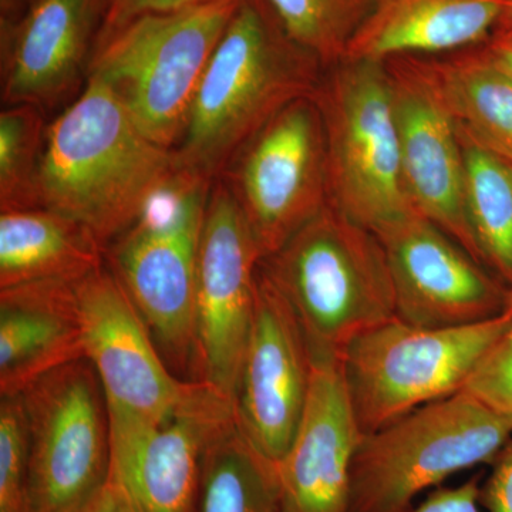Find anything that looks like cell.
<instances>
[{
	"label": "cell",
	"instance_id": "obj_1",
	"mask_svg": "<svg viewBox=\"0 0 512 512\" xmlns=\"http://www.w3.org/2000/svg\"><path fill=\"white\" fill-rule=\"evenodd\" d=\"M177 171L173 150L141 133L96 77L47 126L40 207L73 218L104 247L146 210Z\"/></svg>",
	"mask_w": 512,
	"mask_h": 512
},
{
	"label": "cell",
	"instance_id": "obj_2",
	"mask_svg": "<svg viewBox=\"0 0 512 512\" xmlns=\"http://www.w3.org/2000/svg\"><path fill=\"white\" fill-rule=\"evenodd\" d=\"M325 70L288 35L266 0H242L195 92L173 150L177 170L218 180L279 111L315 94Z\"/></svg>",
	"mask_w": 512,
	"mask_h": 512
},
{
	"label": "cell",
	"instance_id": "obj_3",
	"mask_svg": "<svg viewBox=\"0 0 512 512\" xmlns=\"http://www.w3.org/2000/svg\"><path fill=\"white\" fill-rule=\"evenodd\" d=\"M261 266L295 313L313 362H342L357 336L396 318L382 242L330 205Z\"/></svg>",
	"mask_w": 512,
	"mask_h": 512
},
{
	"label": "cell",
	"instance_id": "obj_4",
	"mask_svg": "<svg viewBox=\"0 0 512 512\" xmlns=\"http://www.w3.org/2000/svg\"><path fill=\"white\" fill-rule=\"evenodd\" d=\"M242 0H204L130 20L94 46L87 77L116 94L141 133L174 150L212 53Z\"/></svg>",
	"mask_w": 512,
	"mask_h": 512
},
{
	"label": "cell",
	"instance_id": "obj_5",
	"mask_svg": "<svg viewBox=\"0 0 512 512\" xmlns=\"http://www.w3.org/2000/svg\"><path fill=\"white\" fill-rule=\"evenodd\" d=\"M512 440L503 419L466 392L363 434L350 471V512H412L448 477L491 466Z\"/></svg>",
	"mask_w": 512,
	"mask_h": 512
},
{
	"label": "cell",
	"instance_id": "obj_6",
	"mask_svg": "<svg viewBox=\"0 0 512 512\" xmlns=\"http://www.w3.org/2000/svg\"><path fill=\"white\" fill-rule=\"evenodd\" d=\"M328 165L329 205L379 234L416 211L404 187L386 62L342 59L315 94Z\"/></svg>",
	"mask_w": 512,
	"mask_h": 512
},
{
	"label": "cell",
	"instance_id": "obj_7",
	"mask_svg": "<svg viewBox=\"0 0 512 512\" xmlns=\"http://www.w3.org/2000/svg\"><path fill=\"white\" fill-rule=\"evenodd\" d=\"M215 181L177 170L138 220L106 249L158 348L178 366L194 359V303L205 212Z\"/></svg>",
	"mask_w": 512,
	"mask_h": 512
},
{
	"label": "cell",
	"instance_id": "obj_8",
	"mask_svg": "<svg viewBox=\"0 0 512 512\" xmlns=\"http://www.w3.org/2000/svg\"><path fill=\"white\" fill-rule=\"evenodd\" d=\"M511 326L512 311L456 328H419L394 318L357 336L342 367L362 433L461 392Z\"/></svg>",
	"mask_w": 512,
	"mask_h": 512
},
{
	"label": "cell",
	"instance_id": "obj_9",
	"mask_svg": "<svg viewBox=\"0 0 512 512\" xmlns=\"http://www.w3.org/2000/svg\"><path fill=\"white\" fill-rule=\"evenodd\" d=\"M29 440L28 512H79L110 474L109 404L87 359L74 360L22 393Z\"/></svg>",
	"mask_w": 512,
	"mask_h": 512
},
{
	"label": "cell",
	"instance_id": "obj_10",
	"mask_svg": "<svg viewBox=\"0 0 512 512\" xmlns=\"http://www.w3.org/2000/svg\"><path fill=\"white\" fill-rule=\"evenodd\" d=\"M218 180L237 201L262 258L284 247L329 205L325 131L315 96L279 111L239 148Z\"/></svg>",
	"mask_w": 512,
	"mask_h": 512
},
{
	"label": "cell",
	"instance_id": "obj_11",
	"mask_svg": "<svg viewBox=\"0 0 512 512\" xmlns=\"http://www.w3.org/2000/svg\"><path fill=\"white\" fill-rule=\"evenodd\" d=\"M76 295L82 315L84 359L96 370L109 409L163 421L232 404L201 380L175 377L109 266L76 284Z\"/></svg>",
	"mask_w": 512,
	"mask_h": 512
},
{
	"label": "cell",
	"instance_id": "obj_12",
	"mask_svg": "<svg viewBox=\"0 0 512 512\" xmlns=\"http://www.w3.org/2000/svg\"><path fill=\"white\" fill-rule=\"evenodd\" d=\"M237 201L215 180L202 228L194 303L195 367L201 382L235 404L262 262Z\"/></svg>",
	"mask_w": 512,
	"mask_h": 512
},
{
	"label": "cell",
	"instance_id": "obj_13",
	"mask_svg": "<svg viewBox=\"0 0 512 512\" xmlns=\"http://www.w3.org/2000/svg\"><path fill=\"white\" fill-rule=\"evenodd\" d=\"M386 66L409 200L483 265L464 205L460 128L433 63L429 56H399L386 60Z\"/></svg>",
	"mask_w": 512,
	"mask_h": 512
},
{
	"label": "cell",
	"instance_id": "obj_14",
	"mask_svg": "<svg viewBox=\"0 0 512 512\" xmlns=\"http://www.w3.org/2000/svg\"><path fill=\"white\" fill-rule=\"evenodd\" d=\"M376 235L392 276L397 319L419 328H456L508 311L510 288L419 212Z\"/></svg>",
	"mask_w": 512,
	"mask_h": 512
},
{
	"label": "cell",
	"instance_id": "obj_15",
	"mask_svg": "<svg viewBox=\"0 0 512 512\" xmlns=\"http://www.w3.org/2000/svg\"><path fill=\"white\" fill-rule=\"evenodd\" d=\"M313 360L291 306L259 266L254 322L242 362L235 423L278 466L291 447L311 392Z\"/></svg>",
	"mask_w": 512,
	"mask_h": 512
},
{
	"label": "cell",
	"instance_id": "obj_16",
	"mask_svg": "<svg viewBox=\"0 0 512 512\" xmlns=\"http://www.w3.org/2000/svg\"><path fill=\"white\" fill-rule=\"evenodd\" d=\"M110 480L137 512H195L208 444L235 419L221 404L150 421L109 409Z\"/></svg>",
	"mask_w": 512,
	"mask_h": 512
},
{
	"label": "cell",
	"instance_id": "obj_17",
	"mask_svg": "<svg viewBox=\"0 0 512 512\" xmlns=\"http://www.w3.org/2000/svg\"><path fill=\"white\" fill-rule=\"evenodd\" d=\"M104 0H28L0 25L2 101L43 111L69 99L87 79Z\"/></svg>",
	"mask_w": 512,
	"mask_h": 512
},
{
	"label": "cell",
	"instance_id": "obj_18",
	"mask_svg": "<svg viewBox=\"0 0 512 512\" xmlns=\"http://www.w3.org/2000/svg\"><path fill=\"white\" fill-rule=\"evenodd\" d=\"M363 433L342 362H313L298 431L276 466L284 512H350V471Z\"/></svg>",
	"mask_w": 512,
	"mask_h": 512
},
{
	"label": "cell",
	"instance_id": "obj_19",
	"mask_svg": "<svg viewBox=\"0 0 512 512\" xmlns=\"http://www.w3.org/2000/svg\"><path fill=\"white\" fill-rule=\"evenodd\" d=\"M76 284L39 282L0 289V394L15 396L39 377L83 359Z\"/></svg>",
	"mask_w": 512,
	"mask_h": 512
},
{
	"label": "cell",
	"instance_id": "obj_20",
	"mask_svg": "<svg viewBox=\"0 0 512 512\" xmlns=\"http://www.w3.org/2000/svg\"><path fill=\"white\" fill-rule=\"evenodd\" d=\"M508 0H373L345 59L386 62L399 56H444L483 46Z\"/></svg>",
	"mask_w": 512,
	"mask_h": 512
},
{
	"label": "cell",
	"instance_id": "obj_21",
	"mask_svg": "<svg viewBox=\"0 0 512 512\" xmlns=\"http://www.w3.org/2000/svg\"><path fill=\"white\" fill-rule=\"evenodd\" d=\"M104 262L106 247L73 218L45 207L0 215V289L39 282L79 284Z\"/></svg>",
	"mask_w": 512,
	"mask_h": 512
},
{
	"label": "cell",
	"instance_id": "obj_22",
	"mask_svg": "<svg viewBox=\"0 0 512 512\" xmlns=\"http://www.w3.org/2000/svg\"><path fill=\"white\" fill-rule=\"evenodd\" d=\"M431 56L458 127L512 164V79L493 62L485 45Z\"/></svg>",
	"mask_w": 512,
	"mask_h": 512
},
{
	"label": "cell",
	"instance_id": "obj_23",
	"mask_svg": "<svg viewBox=\"0 0 512 512\" xmlns=\"http://www.w3.org/2000/svg\"><path fill=\"white\" fill-rule=\"evenodd\" d=\"M195 512H284L275 464L229 421L208 444Z\"/></svg>",
	"mask_w": 512,
	"mask_h": 512
},
{
	"label": "cell",
	"instance_id": "obj_24",
	"mask_svg": "<svg viewBox=\"0 0 512 512\" xmlns=\"http://www.w3.org/2000/svg\"><path fill=\"white\" fill-rule=\"evenodd\" d=\"M460 140L464 156V205L481 262L511 289L512 164L461 128Z\"/></svg>",
	"mask_w": 512,
	"mask_h": 512
},
{
	"label": "cell",
	"instance_id": "obj_25",
	"mask_svg": "<svg viewBox=\"0 0 512 512\" xmlns=\"http://www.w3.org/2000/svg\"><path fill=\"white\" fill-rule=\"evenodd\" d=\"M45 111L33 104L0 114V210L40 207L39 175L45 148Z\"/></svg>",
	"mask_w": 512,
	"mask_h": 512
},
{
	"label": "cell",
	"instance_id": "obj_26",
	"mask_svg": "<svg viewBox=\"0 0 512 512\" xmlns=\"http://www.w3.org/2000/svg\"><path fill=\"white\" fill-rule=\"evenodd\" d=\"M288 35L323 66L345 59L373 0H266Z\"/></svg>",
	"mask_w": 512,
	"mask_h": 512
},
{
	"label": "cell",
	"instance_id": "obj_27",
	"mask_svg": "<svg viewBox=\"0 0 512 512\" xmlns=\"http://www.w3.org/2000/svg\"><path fill=\"white\" fill-rule=\"evenodd\" d=\"M29 440L22 397L0 400V512H28Z\"/></svg>",
	"mask_w": 512,
	"mask_h": 512
},
{
	"label": "cell",
	"instance_id": "obj_28",
	"mask_svg": "<svg viewBox=\"0 0 512 512\" xmlns=\"http://www.w3.org/2000/svg\"><path fill=\"white\" fill-rule=\"evenodd\" d=\"M463 392L497 414L512 429V326L468 377Z\"/></svg>",
	"mask_w": 512,
	"mask_h": 512
},
{
	"label": "cell",
	"instance_id": "obj_29",
	"mask_svg": "<svg viewBox=\"0 0 512 512\" xmlns=\"http://www.w3.org/2000/svg\"><path fill=\"white\" fill-rule=\"evenodd\" d=\"M204 0H104L103 23L97 43L104 37L116 32L130 20L147 13L170 12V10L185 8Z\"/></svg>",
	"mask_w": 512,
	"mask_h": 512
},
{
	"label": "cell",
	"instance_id": "obj_30",
	"mask_svg": "<svg viewBox=\"0 0 512 512\" xmlns=\"http://www.w3.org/2000/svg\"><path fill=\"white\" fill-rule=\"evenodd\" d=\"M481 476L477 474L457 487L434 488L412 512H481Z\"/></svg>",
	"mask_w": 512,
	"mask_h": 512
},
{
	"label": "cell",
	"instance_id": "obj_31",
	"mask_svg": "<svg viewBox=\"0 0 512 512\" xmlns=\"http://www.w3.org/2000/svg\"><path fill=\"white\" fill-rule=\"evenodd\" d=\"M480 504L487 512H512V440L491 464L481 484Z\"/></svg>",
	"mask_w": 512,
	"mask_h": 512
},
{
	"label": "cell",
	"instance_id": "obj_32",
	"mask_svg": "<svg viewBox=\"0 0 512 512\" xmlns=\"http://www.w3.org/2000/svg\"><path fill=\"white\" fill-rule=\"evenodd\" d=\"M79 512H137L133 505L127 500L123 491L117 487L113 481L107 480V483L101 487L99 493L94 495L82 510Z\"/></svg>",
	"mask_w": 512,
	"mask_h": 512
},
{
	"label": "cell",
	"instance_id": "obj_33",
	"mask_svg": "<svg viewBox=\"0 0 512 512\" xmlns=\"http://www.w3.org/2000/svg\"><path fill=\"white\" fill-rule=\"evenodd\" d=\"M485 47L493 62L512 79V35L493 36Z\"/></svg>",
	"mask_w": 512,
	"mask_h": 512
},
{
	"label": "cell",
	"instance_id": "obj_34",
	"mask_svg": "<svg viewBox=\"0 0 512 512\" xmlns=\"http://www.w3.org/2000/svg\"><path fill=\"white\" fill-rule=\"evenodd\" d=\"M510 35H512V0H508L507 9H505L503 18H501L500 23H498L493 36Z\"/></svg>",
	"mask_w": 512,
	"mask_h": 512
},
{
	"label": "cell",
	"instance_id": "obj_35",
	"mask_svg": "<svg viewBox=\"0 0 512 512\" xmlns=\"http://www.w3.org/2000/svg\"><path fill=\"white\" fill-rule=\"evenodd\" d=\"M508 311H512V288L510 289V301H508Z\"/></svg>",
	"mask_w": 512,
	"mask_h": 512
}]
</instances>
